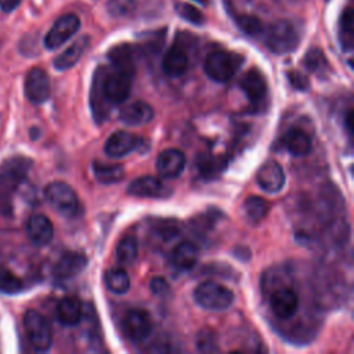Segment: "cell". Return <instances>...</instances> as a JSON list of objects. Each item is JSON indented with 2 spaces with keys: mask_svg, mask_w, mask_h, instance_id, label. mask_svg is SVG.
Segmentation results:
<instances>
[{
  "mask_svg": "<svg viewBox=\"0 0 354 354\" xmlns=\"http://www.w3.org/2000/svg\"><path fill=\"white\" fill-rule=\"evenodd\" d=\"M153 118V109L149 104L144 101H136L124 106L120 113L119 119L122 123L127 126H141L147 124Z\"/></svg>",
  "mask_w": 354,
  "mask_h": 354,
  "instance_id": "cell-17",
  "label": "cell"
},
{
  "mask_svg": "<svg viewBox=\"0 0 354 354\" xmlns=\"http://www.w3.org/2000/svg\"><path fill=\"white\" fill-rule=\"evenodd\" d=\"M156 232H158L165 241H169V239H171L173 236L177 235L178 230H177V227H176L173 223L167 221V223H162L160 227L156 230Z\"/></svg>",
  "mask_w": 354,
  "mask_h": 354,
  "instance_id": "cell-37",
  "label": "cell"
},
{
  "mask_svg": "<svg viewBox=\"0 0 354 354\" xmlns=\"http://www.w3.org/2000/svg\"><path fill=\"white\" fill-rule=\"evenodd\" d=\"M242 57L224 50H216L210 53L205 61L206 75L218 83L230 80L242 64Z\"/></svg>",
  "mask_w": 354,
  "mask_h": 354,
  "instance_id": "cell-4",
  "label": "cell"
},
{
  "mask_svg": "<svg viewBox=\"0 0 354 354\" xmlns=\"http://www.w3.org/2000/svg\"><path fill=\"white\" fill-rule=\"evenodd\" d=\"M173 264L180 270H191L195 267L199 259L198 248L191 242L178 243L171 254Z\"/></svg>",
  "mask_w": 354,
  "mask_h": 354,
  "instance_id": "cell-22",
  "label": "cell"
},
{
  "mask_svg": "<svg viewBox=\"0 0 354 354\" xmlns=\"http://www.w3.org/2000/svg\"><path fill=\"white\" fill-rule=\"evenodd\" d=\"M149 288H151V292L153 295H165L169 290V285H167L166 279L162 278V277L152 278L151 283H149Z\"/></svg>",
  "mask_w": 354,
  "mask_h": 354,
  "instance_id": "cell-38",
  "label": "cell"
},
{
  "mask_svg": "<svg viewBox=\"0 0 354 354\" xmlns=\"http://www.w3.org/2000/svg\"><path fill=\"white\" fill-rule=\"evenodd\" d=\"M44 195L51 207L64 217H75L79 212V198L75 189L64 181H53L46 189Z\"/></svg>",
  "mask_w": 354,
  "mask_h": 354,
  "instance_id": "cell-3",
  "label": "cell"
},
{
  "mask_svg": "<svg viewBox=\"0 0 354 354\" xmlns=\"http://www.w3.org/2000/svg\"><path fill=\"white\" fill-rule=\"evenodd\" d=\"M26 234L32 243L37 246H46L53 241L54 227L50 218L44 214H32L26 223Z\"/></svg>",
  "mask_w": 354,
  "mask_h": 354,
  "instance_id": "cell-14",
  "label": "cell"
},
{
  "mask_svg": "<svg viewBox=\"0 0 354 354\" xmlns=\"http://www.w3.org/2000/svg\"><path fill=\"white\" fill-rule=\"evenodd\" d=\"M86 264L87 259L84 254L77 252H66L57 260L53 274L57 279H71L80 274Z\"/></svg>",
  "mask_w": 354,
  "mask_h": 354,
  "instance_id": "cell-15",
  "label": "cell"
},
{
  "mask_svg": "<svg viewBox=\"0 0 354 354\" xmlns=\"http://www.w3.org/2000/svg\"><path fill=\"white\" fill-rule=\"evenodd\" d=\"M104 282H105L106 289L112 293H116V295H123L130 288V278H129L127 272L122 268L108 270L105 272Z\"/></svg>",
  "mask_w": 354,
  "mask_h": 354,
  "instance_id": "cell-26",
  "label": "cell"
},
{
  "mask_svg": "<svg viewBox=\"0 0 354 354\" xmlns=\"http://www.w3.org/2000/svg\"><path fill=\"white\" fill-rule=\"evenodd\" d=\"M196 3H199V4H202V6H205V4H207V0H195Z\"/></svg>",
  "mask_w": 354,
  "mask_h": 354,
  "instance_id": "cell-40",
  "label": "cell"
},
{
  "mask_svg": "<svg viewBox=\"0 0 354 354\" xmlns=\"http://www.w3.org/2000/svg\"><path fill=\"white\" fill-rule=\"evenodd\" d=\"M24 87H25L26 98L35 105H40L46 102L51 93L48 75L41 68H32L26 73Z\"/></svg>",
  "mask_w": 354,
  "mask_h": 354,
  "instance_id": "cell-9",
  "label": "cell"
},
{
  "mask_svg": "<svg viewBox=\"0 0 354 354\" xmlns=\"http://www.w3.org/2000/svg\"><path fill=\"white\" fill-rule=\"evenodd\" d=\"M339 41L344 51H351L354 44V11L351 7H347L339 22Z\"/></svg>",
  "mask_w": 354,
  "mask_h": 354,
  "instance_id": "cell-24",
  "label": "cell"
},
{
  "mask_svg": "<svg viewBox=\"0 0 354 354\" xmlns=\"http://www.w3.org/2000/svg\"><path fill=\"white\" fill-rule=\"evenodd\" d=\"M138 144L140 140L134 134L124 130H118L108 137L104 149L111 158H122L133 152Z\"/></svg>",
  "mask_w": 354,
  "mask_h": 354,
  "instance_id": "cell-16",
  "label": "cell"
},
{
  "mask_svg": "<svg viewBox=\"0 0 354 354\" xmlns=\"http://www.w3.org/2000/svg\"><path fill=\"white\" fill-rule=\"evenodd\" d=\"M241 87L254 106L260 105L267 98V80L257 68H252L243 75L241 80Z\"/></svg>",
  "mask_w": 354,
  "mask_h": 354,
  "instance_id": "cell-12",
  "label": "cell"
},
{
  "mask_svg": "<svg viewBox=\"0 0 354 354\" xmlns=\"http://www.w3.org/2000/svg\"><path fill=\"white\" fill-rule=\"evenodd\" d=\"M90 41L88 36H82L76 41H73L66 50H64L55 59H54V68L57 71H66L71 69L83 55L84 50L87 48Z\"/></svg>",
  "mask_w": 354,
  "mask_h": 354,
  "instance_id": "cell-20",
  "label": "cell"
},
{
  "mask_svg": "<svg viewBox=\"0 0 354 354\" xmlns=\"http://www.w3.org/2000/svg\"><path fill=\"white\" fill-rule=\"evenodd\" d=\"M304 65L308 71L322 73L328 69V61L319 48H311L304 55Z\"/></svg>",
  "mask_w": 354,
  "mask_h": 354,
  "instance_id": "cell-30",
  "label": "cell"
},
{
  "mask_svg": "<svg viewBox=\"0 0 354 354\" xmlns=\"http://www.w3.org/2000/svg\"><path fill=\"white\" fill-rule=\"evenodd\" d=\"M171 188L155 176L137 177L127 187V194L138 198L166 199L171 195Z\"/></svg>",
  "mask_w": 354,
  "mask_h": 354,
  "instance_id": "cell-7",
  "label": "cell"
},
{
  "mask_svg": "<svg viewBox=\"0 0 354 354\" xmlns=\"http://www.w3.org/2000/svg\"><path fill=\"white\" fill-rule=\"evenodd\" d=\"M270 307L277 318L289 319L297 313L299 296L292 289L281 288L271 295Z\"/></svg>",
  "mask_w": 354,
  "mask_h": 354,
  "instance_id": "cell-11",
  "label": "cell"
},
{
  "mask_svg": "<svg viewBox=\"0 0 354 354\" xmlns=\"http://www.w3.org/2000/svg\"><path fill=\"white\" fill-rule=\"evenodd\" d=\"M22 0H0V8L6 12L15 10Z\"/></svg>",
  "mask_w": 354,
  "mask_h": 354,
  "instance_id": "cell-39",
  "label": "cell"
},
{
  "mask_svg": "<svg viewBox=\"0 0 354 354\" xmlns=\"http://www.w3.org/2000/svg\"><path fill=\"white\" fill-rule=\"evenodd\" d=\"M185 169V155L176 148L162 151L156 159V170L163 178H176Z\"/></svg>",
  "mask_w": 354,
  "mask_h": 354,
  "instance_id": "cell-13",
  "label": "cell"
},
{
  "mask_svg": "<svg viewBox=\"0 0 354 354\" xmlns=\"http://www.w3.org/2000/svg\"><path fill=\"white\" fill-rule=\"evenodd\" d=\"M57 319L65 326H75L80 322L83 315L82 303L76 297H64L57 304Z\"/></svg>",
  "mask_w": 354,
  "mask_h": 354,
  "instance_id": "cell-18",
  "label": "cell"
},
{
  "mask_svg": "<svg viewBox=\"0 0 354 354\" xmlns=\"http://www.w3.org/2000/svg\"><path fill=\"white\" fill-rule=\"evenodd\" d=\"M242 207H243V214L246 220L250 221L252 224L260 223L267 216V210H268L267 202L259 196H249L243 202Z\"/></svg>",
  "mask_w": 354,
  "mask_h": 354,
  "instance_id": "cell-28",
  "label": "cell"
},
{
  "mask_svg": "<svg viewBox=\"0 0 354 354\" xmlns=\"http://www.w3.org/2000/svg\"><path fill=\"white\" fill-rule=\"evenodd\" d=\"M24 288V282L19 277L11 272L8 268L0 267V292L7 295H15L21 292Z\"/></svg>",
  "mask_w": 354,
  "mask_h": 354,
  "instance_id": "cell-29",
  "label": "cell"
},
{
  "mask_svg": "<svg viewBox=\"0 0 354 354\" xmlns=\"http://www.w3.org/2000/svg\"><path fill=\"white\" fill-rule=\"evenodd\" d=\"M176 11L181 18H184L185 21H188L194 25H202L205 22V17H203L202 11L192 4L178 3V4H176Z\"/></svg>",
  "mask_w": 354,
  "mask_h": 354,
  "instance_id": "cell-34",
  "label": "cell"
},
{
  "mask_svg": "<svg viewBox=\"0 0 354 354\" xmlns=\"http://www.w3.org/2000/svg\"><path fill=\"white\" fill-rule=\"evenodd\" d=\"M109 59L115 69L127 72L134 76V71H136L134 57H133V50L129 44H118L112 47L109 51Z\"/></svg>",
  "mask_w": 354,
  "mask_h": 354,
  "instance_id": "cell-23",
  "label": "cell"
},
{
  "mask_svg": "<svg viewBox=\"0 0 354 354\" xmlns=\"http://www.w3.org/2000/svg\"><path fill=\"white\" fill-rule=\"evenodd\" d=\"M286 151L293 156H306L311 151V138L300 127H290L283 137Z\"/></svg>",
  "mask_w": 354,
  "mask_h": 354,
  "instance_id": "cell-19",
  "label": "cell"
},
{
  "mask_svg": "<svg viewBox=\"0 0 354 354\" xmlns=\"http://www.w3.org/2000/svg\"><path fill=\"white\" fill-rule=\"evenodd\" d=\"M194 300L202 308L223 311L234 303V293L221 283L214 281H203L195 288Z\"/></svg>",
  "mask_w": 354,
  "mask_h": 354,
  "instance_id": "cell-1",
  "label": "cell"
},
{
  "mask_svg": "<svg viewBox=\"0 0 354 354\" xmlns=\"http://www.w3.org/2000/svg\"><path fill=\"white\" fill-rule=\"evenodd\" d=\"M196 348L201 353L218 351L217 336L212 329H201L196 335Z\"/></svg>",
  "mask_w": 354,
  "mask_h": 354,
  "instance_id": "cell-32",
  "label": "cell"
},
{
  "mask_svg": "<svg viewBox=\"0 0 354 354\" xmlns=\"http://www.w3.org/2000/svg\"><path fill=\"white\" fill-rule=\"evenodd\" d=\"M288 77H289L290 84H292L295 88H297V90H306V88L308 87V80H307V77L303 76V75L299 73V72L292 71V72L288 73Z\"/></svg>",
  "mask_w": 354,
  "mask_h": 354,
  "instance_id": "cell-36",
  "label": "cell"
},
{
  "mask_svg": "<svg viewBox=\"0 0 354 354\" xmlns=\"http://www.w3.org/2000/svg\"><path fill=\"white\" fill-rule=\"evenodd\" d=\"M122 328L124 335L133 342H141L147 339L152 329V318L144 310H129L122 321Z\"/></svg>",
  "mask_w": 354,
  "mask_h": 354,
  "instance_id": "cell-8",
  "label": "cell"
},
{
  "mask_svg": "<svg viewBox=\"0 0 354 354\" xmlns=\"http://www.w3.org/2000/svg\"><path fill=\"white\" fill-rule=\"evenodd\" d=\"M115 253H116V260L119 264H123V266L131 264L137 259V254H138V243H137L136 236H133V235L123 236L119 241Z\"/></svg>",
  "mask_w": 354,
  "mask_h": 354,
  "instance_id": "cell-27",
  "label": "cell"
},
{
  "mask_svg": "<svg viewBox=\"0 0 354 354\" xmlns=\"http://www.w3.org/2000/svg\"><path fill=\"white\" fill-rule=\"evenodd\" d=\"M137 8L136 0H109L106 3V11L112 17H127L131 15Z\"/></svg>",
  "mask_w": 354,
  "mask_h": 354,
  "instance_id": "cell-33",
  "label": "cell"
},
{
  "mask_svg": "<svg viewBox=\"0 0 354 354\" xmlns=\"http://www.w3.org/2000/svg\"><path fill=\"white\" fill-rule=\"evenodd\" d=\"M162 66H163V71L166 75H169L171 77L181 76L188 68V55H187L185 50L177 44L170 47L167 50L166 55L163 57Z\"/></svg>",
  "mask_w": 354,
  "mask_h": 354,
  "instance_id": "cell-21",
  "label": "cell"
},
{
  "mask_svg": "<svg viewBox=\"0 0 354 354\" xmlns=\"http://www.w3.org/2000/svg\"><path fill=\"white\" fill-rule=\"evenodd\" d=\"M80 28V19L76 14L61 15L54 25L50 28L44 37V46L48 50H55L61 47L66 40H69Z\"/></svg>",
  "mask_w": 354,
  "mask_h": 354,
  "instance_id": "cell-6",
  "label": "cell"
},
{
  "mask_svg": "<svg viewBox=\"0 0 354 354\" xmlns=\"http://www.w3.org/2000/svg\"><path fill=\"white\" fill-rule=\"evenodd\" d=\"M256 181L263 191L275 194L279 192L285 185V173L279 163L275 160H267L259 167Z\"/></svg>",
  "mask_w": 354,
  "mask_h": 354,
  "instance_id": "cell-10",
  "label": "cell"
},
{
  "mask_svg": "<svg viewBox=\"0 0 354 354\" xmlns=\"http://www.w3.org/2000/svg\"><path fill=\"white\" fill-rule=\"evenodd\" d=\"M24 328L36 351L44 353L51 348L53 333L47 319L36 310H28L24 315Z\"/></svg>",
  "mask_w": 354,
  "mask_h": 354,
  "instance_id": "cell-5",
  "label": "cell"
},
{
  "mask_svg": "<svg viewBox=\"0 0 354 354\" xmlns=\"http://www.w3.org/2000/svg\"><path fill=\"white\" fill-rule=\"evenodd\" d=\"M235 22L238 28L249 36H257L264 30L263 22L254 15H238Z\"/></svg>",
  "mask_w": 354,
  "mask_h": 354,
  "instance_id": "cell-31",
  "label": "cell"
},
{
  "mask_svg": "<svg viewBox=\"0 0 354 354\" xmlns=\"http://www.w3.org/2000/svg\"><path fill=\"white\" fill-rule=\"evenodd\" d=\"M201 170L206 176H213L217 174L221 170V160L216 158H207L201 163Z\"/></svg>",
  "mask_w": 354,
  "mask_h": 354,
  "instance_id": "cell-35",
  "label": "cell"
},
{
  "mask_svg": "<svg viewBox=\"0 0 354 354\" xmlns=\"http://www.w3.org/2000/svg\"><path fill=\"white\" fill-rule=\"evenodd\" d=\"M300 41L296 26L286 19H278L268 26L266 44L275 54H286L296 50Z\"/></svg>",
  "mask_w": 354,
  "mask_h": 354,
  "instance_id": "cell-2",
  "label": "cell"
},
{
  "mask_svg": "<svg viewBox=\"0 0 354 354\" xmlns=\"http://www.w3.org/2000/svg\"><path fill=\"white\" fill-rule=\"evenodd\" d=\"M93 171L95 178L102 184H115L124 178V169L120 165H105L94 162Z\"/></svg>",
  "mask_w": 354,
  "mask_h": 354,
  "instance_id": "cell-25",
  "label": "cell"
}]
</instances>
